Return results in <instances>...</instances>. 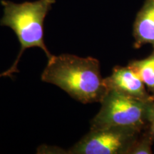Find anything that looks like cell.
Wrapping results in <instances>:
<instances>
[{
	"label": "cell",
	"mask_w": 154,
	"mask_h": 154,
	"mask_svg": "<svg viewBox=\"0 0 154 154\" xmlns=\"http://www.w3.org/2000/svg\"><path fill=\"white\" fill-rule=\"evenodd\" d=\"M142 131L121 127L91 129L68 153L73 154H129Z\"/></svg>",
	"instance_id": "obj_4"
},
{
	"label": "cell",
	"mask_w": 154,
	"mask_h": 154,
	"mask_svg": "<svg viewBox=\"0 0 154 154\" xmlns=\"http://www.w3.org/2000/svg\"><path fill=\"white\" fill-rule=\"evenodd\" d=\"M134 47L149 44L154 47V0H146L134 24Z\"/></svg>",
	"instance_id": "obj_6"
},
{
	"label": "cell",
	"mask_w": 154,
	"mask_h": 154,
	"mask_svg": "<svg viewBox=\"0 0 154 154\" xmlns=\"http://www.w3.org/2000/svg\"><path fill=\"white\" fill-rule=\"evenodd\" d=\"M55 2V0H38L16 4L2 0L4 15L0 20V24L8 26L14 31L21 48L12 66L8 70L0 74V78L12 76L13 74L19 72L17 65L26 49L38 47L43 50L48 59L52 56L44 42V23L51 6Z\"/></svg>",
	"instance_id": "obj_2"
},
{
	"label": "cell",
	"mask_w": 154,
	"mask_h": 154,
	"mask_svg": "<svg viewBox=\"0 0 154 154\" xmlns=\"http://www.w3.org/2000/svg\"><path fill=\"white\" fill-rule=\"evenodd\" d=\"M154 140L148 130H143L131 149L129 154H151V146Z\"/></svg>",
	"instance_id": "obj_8"
},
{
	"label": "cell",
	"mask_w": 154,
	"mask_h": 154,
	"mask_svg": "<svg viewBox=\"0 0 154 154\" xmlns=\"http://www.w3.org/2000/svg\"><path fill=\"white\" fill-rule=\"evenodd\" d=\"M146 129L154 140V101L152 102L148 116V126Z\"/></svg>",
	"instance_id": "obj_9"
},
{
	"label": "cell",
	"mask_w": 154,
	"mask_h": 154,
	"mask_svg": "<svg viewBox=\"0 0 154 154\" xmlns=\"http://www.w3.org/2000/svg\"><path fill=\"white\" fill-rule=\"evenodd\" d=\"M105 82L109 90H115L143 101L154 100V96L146 91V86L137 73L128 66H116L111 76L105 79Z\"/></svg>",
	"instance_id": "obj_5"
},
{
	"label": "cell",
	"mask_w": 154,
	"mask_h": 154,
	"mask_svg": "<svg viewBox=\"0 0 154 154\" xmlns=\"http://www.w3.org/2000/svg\"><path fill=\"white\" fill-rule=\"evenodd\" d=\"M153 101L135 99L110 89L100 103L101 107L91 122V129L121 127L143 131Z\"/></svg>",
	"instance_id": "obj_3"
},
{
	"label": "cell",
	"mask_w": 154,
	"mask_h": 154,
	"mask_svg": "<svg viewBox=\"0 0 154 154\" xmlns=\"http://www.w3.org/2000/svg\"><path fill=\"white\" fill-rule=\"evenodd\" d=\"M128 66L137 73L149 91L154 96V49L149 57L131 61Z\"/></svg>",
	"instance_id": "obj_7"
},
{
	"label": "cell",
	"mask_w": 154,
	"mask_h": 154,
	"mask_svg": "<svg viewBox=\"0 0 154 154\" xmlns=\"http://www.w3.org/2000/svg\"><path fill=\"white\" fill-rule=\"evenodd\" d=\"M48 59L42 80L59 86L76 101L101 102L109 91L96 59L63 54Z\"/></svg>",
	"instance_id": "obj_1"
}]
</instances>
